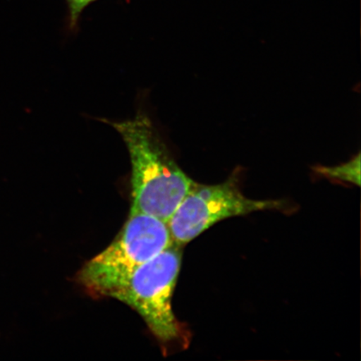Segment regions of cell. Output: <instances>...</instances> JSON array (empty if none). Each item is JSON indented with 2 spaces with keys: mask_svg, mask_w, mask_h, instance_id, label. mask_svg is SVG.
I'll list each match as a JSON object with an SVG mask.
<instances>
[{
  "mask_svg": "<svg viewBox=\"0 0 361 361\" xmlns=\"http://www.w3.org/2000/svg\"><path fill=\"white\" fill-rule=\"evenodd\" d=\"M68 8V18L71 29H75L78 25L81 13L90 4L97 0H66Z\"/></svg>",
  "mask_w": 361,
  "mask_h": 361,
  "instance_id": "cell-6",
  "label": "cell"
},
{
  "mask_svg": "<svg viewBox=\"0 0 361 361\" xmlns=\"http://www.w3.org/2000/svg\"><path fill=\"white\" fill-rule=\"evenodd\" d=\"M317 171L320 175L326 176L327 178L344 180L360 186V154L359 153L353 159L345 164L332 168L322 166Z\"/></svg>",
  "mask_w": 361,
  "mask_h": 361,
  "instance_id": "cell-5",
  "label": "cell"
},
{
  "mask_svg": "<svg viewBox=\"0 0 361 361\" xmlns=\"http://www.w3.org/2000/svg\"><path fill=\"white\" fill-rule=\"evenodd\" d=\"M128 147L132 164L130 210L168 223L190 190L193 180L179 168L148 116L110 123Z\"/></svg>",
  "mask_w": 361,
  "mask_h": 361,
  "instance_id": "cell-1",
  "label": "cell"
},
{
  "mask_svg": "<svg viewBox=\"0 0 361 361\" xmlns=\"http://www.w3.org/2000/svg\"><path fill=\"white\" fill-rule=\"evenodd\" d=\"M180 247L171 246L128 272L83 287L93 297L113 298L137 311L161 344L186 347L188 334L171 308L182 264Z\"/></svg>",
  "mask_w": 361,
  "mask_h": 361,
  "instance_id": "cell-2",
  "label": "cell"
},
{
  "mask_svg": "<svg viewBox=\"0 0 361 361\" xmlns=\"http://www.w3.org/2000/svg\"><path fill=\"white\" fill-rule=\"evenodd\" d=\"M290 209L284 201H259L246 197L233 176L226 182L216 185L194 182L166 224L174 245L182 247L226 219L259 211Z\"/></svg>",
  "mask_w": 361,
  "mask_h": 361,
  "instance_id": "cell-3",
  "label": "cell"
},
{
  "mask_svg": "<svg viewBox=\"0 0 361 361\" xmlns=\"http://www.w3.org/2000/svg\"><path fill=\"white\" fill-rule=\"evenodd\" d=\"M174 245L168 224L130 210L121 233L106 250L87 262L78 279L81 286L118 276L147 263Z\"/></svg>",
  "mask_w": 361,
  "mask_h": 361,
  "instance_id": "cell-4",
  "label": "cell"
}]
</instances>
